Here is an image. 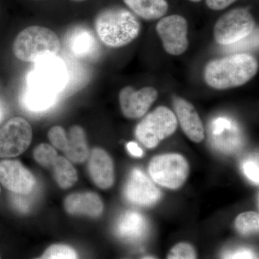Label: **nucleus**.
Segmentation results:
<instances>
[{"label": "nucleus", "mask_w": 259, "mask_h": 259, "mask_svg": "<svg viewBox=\"0 0 259 259\" xmlns=\"http://www.w3.org/2000/svg\"><path fill=\"white\" fill-rule=\"evenodd\" d=\"M258 69V62L253 56L238 54L209 62L204 69V77L210 88L226 90L245 84L256 74Z\"/></svg>", "instance_id": "obj_1"}, {"label": "nucleus", "mask_w": 259, "mask_h": 259, "mask_svg": "<svg viewBox=\"0 0 259 259\" xmlns=\"http://www.w3.org/2000/svg\"><path fill=\"white\" fill-rule=\"evenodd\" d=\"M95 27L100 40L111 48L125 47L139 36L141 31L137 17L122 8L102 10L95 18Z\"/></svg>", "instance_id": "obj_2"}, {"label": "nucleus", "mask_w": 259, "mask_h": 259, "mask_svg": "<svg viewBox=\"0 0 259 259\" xmlns=\"http://www.w3.org/2000/svg\"><path fill=\"white\" fill-rule=\"evenodd\" d=\"M60 49V40L55 32L37 25L22 30L15 39L13 46L15 56L25 62L36 63L56 56Z\"/></svg>", "instance_id": "obj_3"}, {"label": "nucleus", "mask_w": 259, "mask_h": 259, "mask_svg": "<svg viewBox=\"0 0 259 259\" xmlns=\"http://www.w3.org/2000/svg\"><path fill=\"white\" fill-rule=\"evenodd\" d=\"M176 115L168 107H158L139 122L135 135L145 147L154 148L176 131Z\"/></svg>", "instance_id": "obj_4"}, {"label": "nucleus", "mask_w": 259, "mask_h": 259, "mask_svg": "<svg viewBox=\"0 0 259 259\" xmlns=\"http://www.w3.org/2000/svg\"><path fill=\"white\" fill-rule=\"evenodd\" d=\"M68 82V71L64 61L56 56L35 63L27 79V88L57 96Z\"/></svg>", "instance_id": "obj_5"}, {"label": "nucleus", "mask_w": 259, "mask_h": 259, "mask_svg": "<svg viewBox=\"0 0 259 259\" xmlns=\"http://www.w3.org/2000/svg\"><path fill=\"white\" fill-rule=\"evenodd\" d=\"M255 30L256 25L251 13L245 8H236L218 19L214 27V37L221 45H231L250 36Z\"/></svg>", "instance_id": "obj_6"}, {"label": "nucleus", "mask_w": 259, "mask_h": 259, "mask_svg": "<svg viewBox=\"0 0 259 259\" xmlns=\"http://www.w3.org/2000/svg\"><path fill=\"white\" fill-rule=\"evenodd\" d=\"M188 161L179 153H165L155 156L148 165V172L154 182L171 190H177L188 177Z\"/></svg>", "instance_id": "obj_7"}, {"label": "nucleus", "mask_w": 259, "mask_h": 259, "mask_svg": "<svg viewBox=\"0 0 259 259\" xmlns=\"http://www.w3.org/2000/svg\"><path fill=\"white\" fill-rule=\"evenodd\" d=\"M48 137L52 146L62 151L69 161L81 163L88 159L90 151L86 134L80 126H73L68 134L61 126H54L49 130Z\"/></svg>", "instance_id": "obj_8"}, {"label": "nucleus", "mask_w": 259, "mask_h": 259, "mask_svg": "<svg viewBox=\"0 0 259 259\" xmlns=\"http://www.w3.org/2000/svg\"><path fill=\"white\" fill-rule=\"evenodd\" d=\"M32 139V127L28 121L20 117L10 119L0 128V158L20 156L28 149Z\"/></svg>", "instance_id": "obj_9"}, {"label": "nucleus", "mask_w": 259, "mask_h": 259, "mask_svg": "<svg viewBox=\"0 0 259 259\" xmlns=\"http://www.w3.org/2000/svg\"><path fill=\"white\" fill-rule=\"evenodd\" d=\"M156 31L168 54L181 55L188 48V23L182 15H171L161 18L156 25Z\"/></svg>", "instance_id": "obj_10"}, {"label": "nucleus", "mask_w": 259, "mask_h": 259, "mask_svg": "<svg viewBox=\"0 0 259 259\" xmlns=\"http://www.w3.org/2000/svg\"><path fill=\"white\" fill-rule=\"evenodd\" d=\"M123 192L130 203L143 207L154 205L161 198L159 188L139 168L130 174Z\"/></svg>", "instance_id": "obj_11"}, {"label": "nucleus", "mask_w": 259, "mask_h": 259, "mask_svg": "<svg viewBox=\"0 0 259 259\" xmlns=\"http://www.w3.org/2000/svg\"><path fill=\"white\" fill-rule=\"evenodd\" d=\"M0 182L14 194H30L35 187V179L31 172L17 160L0 161Z\"/></svg>", "instance_id": "obj_12"}, {"label": "nucleus", "mask_w": 259, "mask_h": 259, "mask_svg": "<svg viewBox=\"0 0 259 259\" xmlns=\"http://www.w3.org/2000/svg\"><path fill=\"white\" fill-rule=\"evenodd\" d=\"M157 98V90L151 87L139 90L125 87L119 94L121 110L124 116L130 119L143 117Z\"/></svg>", "instance_id": "obj_13"}, {"label": "nucleus", "mask_w": 259, "mask_h": 259, "mask_svg": "<svg viewBox=\"0 0 259 259\" xmlns=\"http://www.w3.org/2000/svg\"><path fill=\"white\" fill-rule=\"evenodd\" d=\"M89 173L94 183L102 189L110 188L115 181V171L112 158L100 148H95L89 155Z\"/></svg>", "instance_id": "obj_14"}, {"label": "nucleus", "mask_w": 259, "mask_h": 259, "mask_svg": "<svg viewBox=\"0 0 259 259\" xmlns=\"http://www.w3.org/2000/svg\"><path fill=\"white\" fill-rule=\"evenodd\" d=\"M174 106L177 120L186 136L194 142L200 143L204 138L203 124L193 105L185 99L177 97Z\"/></svg>", "instance_id": "obj_15"}, {"label": "nucleus", "mask_w": 259, "mask_h": 259, "mask_svg": "<svg viewBox=\"0 0 259 259\" xmlns=\"http://www.w3.org/2000/svg\"><path fill=\"white\" fill-rule=\"evenodd\" d=\"M115 232L123 241L130 243L141 241L147 235V221L141 213L126 211L117 220Z\"/></svg>", "instance_id": "obj_16"}, {"label": "nucleus", "mask_w": 259, "mask_h": 259, "mask_svg": "<svg viewBox=\"0 0 259 259\" xmlns=\"http://www.w3.org/2000/svg\"><path fill=\"white\" fill-rule=\"evenodd\" d=\"M66 212L73 215L97 218L104 210V204L98 194L94 192H78L70 194L64 201Z\"/></svg>", "instance_id": "obj_17"}, {"label": "nucleus", "mask_w": 259, "mask_h": 259, "mask_svg": "<svg viewBox=\"0 0 259 259\" xmlns=\"http://www.w3.org/2000/svg\"><path fill=\"white\" fill-rule=\"evenodd\" d=\"M66 45L71 55L79 59L93 57L98 49L93 32L83 27H77L70 30L66 36Z\"/></svg>", "instance_id": "obj_18"}, {"label": "nucleus", "mask_w": 259, "mask_h": 259, "mask_svg": "<svg viewBox=\"0 0 259 259\" xmlns=\"http://www.w3.org/2000/svg\"><path fill=\"white\" fill-rule=\"evenodd\" d=\"M133 13L146 20H157L168 10L166 0H123Z\"/></svg>", "instance_id": "obj_19"}, {"label": "nucleus", "mask_w": 259, "mask_h": 259, "mask_svg": "<svg viewBox=\"0 0 259 259\" xmlns=\"http://www.w3.org/2000/svg\"><path fill=\"white\" fill-rule=\"evenodd\" d=\"M48 168L53 171L56 183L61 188H69L77 182L76 169L69 160L64 156L58 155Z\"/></svg>", "instance_id": "obj_20"}, {"label": "nucleus", "mask_w": 259, "mask_h": 259, "mask_svg": "<svg viewBox=\"0 0 259 259\" xmlns=\"http://www.w3.org/2000/svg\"><path fill=\"white\" fill-rule=\"evenodd\" d=\"M56 95L37 91L34 89L26 88L23 98L24 106L29 111L42 112L54 106L56 101Z\"/></svg>", "instance_id": "obj_21"}, {"label": "nucleus", "mask_w": 259, "mask_h": 259, "mask_svg": "<svg viewBox=\"0 0 259 259\" xmlns=\"http://www.w3.org/2000/svg\"><path fill=\"white\" fill-rule=\"evenodd\" d=\"M235 227L238 233L244 236L257 233L259 227L258 213L253 211L241 213L236 218Z\"/></svg>", "instance_id": "obj_22"}, {"label": "nucleus", "mask_w": 259, "mask_h": 259, "mask_svg": "<svg viewBox=\"0 0 259 259\" xmlns=\"http://www.w3.org/2000/svg\"><path fill=\"white\" fill-rule=\"evenodd\" d=\"M33 259H78V254L70 245L58 243L50 245L41 256Z\"/></svg>", "instance_id": "obj_23"}, {"label": "nucleus", "mask_w": 259, "mask_h": 259, "mask_svg": "<svg viewBox=\"0 0 259 259\" xmlns=\"http://www.w3.org/2000/svg\"><path fill=\"white\" fill-rule=\"evenodd\" d=\"M57 156L55 148L47 144L38 145L33 151V157L35 161L45 168H49L51 162Z\"/></svg>", "instance_id": "obj_24"}, {"label": "nucleus", "mask_w": 259, "mask_h": 259, "mask_svg": "<svg viewBox=\"0 0 259 259\" xmlns=\"http://www.w3.org/2000/svg\"><path fill=\"white\" fill-rule=\"evenodd\" d=\"M167 259H197V253L192 245L182 242L171 248Z\"/></svg>", "instance_id": "obj_25"}, {"label": "nucleus", "mask_w": 259, "mask_h": 259, "mask_svg": "<svg viewBox=\"0 0 259 259\" xmlns=\"http://www.w3.org/2000/svg\"><path fill=\"white\" fill-rule=\"evenodd\" d=\"M243 172L247 178L253 183L258 184V161L256 159H248L243 164Z\"/></svg>", "instance_id": "obj_26"}, {"label": "nucleus", "mask_w": 259, "mask_h": 259, "mask_svg": "<svg viewBox=\"0 0 259 259\" xmlns=\"http://www.w3.org/2000/svg\"><path fill=\"white\" fill-rule=\"evenodd\" d=\"M223 259H253V253L248 248H239L226 251L223 255Z\"/></svg>", "instance_id": "obj_27"}, {"label": "nucleus", "mask_w": 259, "mask_h": 259, "mask_svg": "<svg viewBox=\"0 0 259 259\" xmlns=\"http://www.w3.org/2000/svg\"><path fill=\"white\" fill-rule=\"evenodd\" d=\"M24 196L25 194H15L13 197V203L20 212H27L30 209V202Z\"/></svg>", "instance_id": "obj_28"}, {"label": "nucleus", "mask_w": 259, "mask_h": 259, "mask_svg": "<svg viewBox=\"0 0 259 259\" xmlns=\"http://www.w3.org/2000/svg\"><path fill=\"white\" fill-rule=\"evenodd\" d=\"M237 0H206V5L209 9L222 10L229 7Z\"/></svg>", "instance_id": "obj_29"}, {"label": "nucleus", "mask_w": 259, "mask_h": 259, "mask_svg": "<svg viewBox=\"0 0 259 259\" xmlns=\"http://www.w3.org/2000/svg\"><path fill=\"white\" fill-rule=\"evenodd\" d=\"M231 126V122L227 119L219 118L214 121L213 124L212 130L214 134H220L224 130L229 128Z\"/></svg>", "instance_id": "obj_30"}, {"label": "nucleus", "mask_w": 259, "mask_h": 259, "mask_svg": "<svg viewBox=\"0 0 259 259\" xmlns=\"http://www.w3.org/2000/svg\"><path fill=\"white\" fill-rule=\"evenodd\" d=\"M127 150L132 156L136 157H141L143 156V151L139 145L135 142H130L127 145Z\"/></svg>", "instance_id": "obj_31"}, {"label": "nucleus", "mask_w": 259, "mask_h": 259, "mask_svg": "<svg viewBox=\"0 0 259 259\" xmlns=\"http://www.w3.org/2000/svg\"><path fill=\"white\" fill-rule=\"evenodd\" d=\"M5 116V109L3 104L0 102V123L3 120Z\"/></svg>", "instance_id": "obj_32"}, {"label": "nucleus", "mask_w": 259, "mask_h": 259, "mask_svg": "<svg viewBox=\"0 0 259 259\" xmlns=\"http://www.w3.org/2000/svg\"><path fill=\"white\" fill-rule=\"evenodd\" d=\"M142 259H156L154 257L151 256V255H148V256H145Z\"/></svg>", "instance_id": "obj_33"}, {"label": "nucleus", "mask_w": 259, "mask_h": 259, "mask_svg": "<svg viewBox=\"0 0 259 259\" xmlns=\"http://www.w3.org/2000/svg\"><path fill=\"white\" fill-rule=\"evenodd\" d=\"M190 1L192 2V3H199L201 0H190Z\"/></svg>", "instance_id": "obj_34"}, {"label": "nucleus", "mask_w": 259, "mask_h": 259, "mask_svg": "<svg viewBox=\"0 0 259 259\" xmlns=\"http://www.w3.org/2000/svg\"><path fill=\"white\" fill-rule=\"evenodd\" d=\"M77 1H81V0H77Z\"/></svg>", "instance_id": "obj_35"}, {"label": "nucleus", "mask_w": 259, "mask_h": 259, "mask_svg": "<svg viewBox=\"0 0 259 259\" xmlns=\"http://www.w3.org/2000/svg\"><path fill=\"white\" fill-rule=\"evenodd\" d=\"M0 259H1V257H0Z\"/></svg>", "instance_id": "obj_36"}, {"label": "nucleus", "mask_w": 259, "mask_h": 259, "mask_svg": "<svg viewBox=\"0 0 259 259\" xmlns=\"http://www.w3.org/2000/svg\"><path fill=\"white\" fill-rule=\"evenodd\" d=\"M0 192H1V190H0Z\"/></svg>", "instance_id": "obj_37"}]
</instances>
